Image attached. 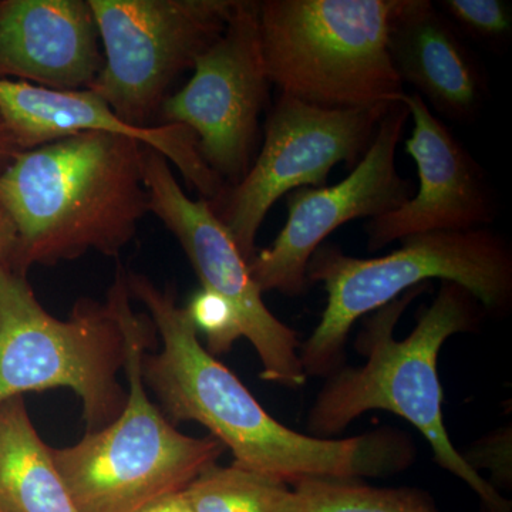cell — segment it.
I'll list each match as a JSON object with an SVG mask.
<instances>
[{
    "mask_svg": "<svg viewBox=\"0 0 512 512\" xmlns=\"http://www.w3.org/2000/svg\"><path fill=\"white\" fill-rule=\"evenodd\" d=\"M194 512H296L298 497L278 478L234 466L208 467L184 491Z\"/></svg>",
    "mask_w": 512,
    "mask_h": 512,
    "instance_id": "18",
    "label": "cell"
},
{
    "mask_svg": "<svg viewBox=\"0 0 512 512\" xmlns=\"http://www.w3.org/2000/svg\"><path fill=\"white\" fill-rule=\"evenodd\" d=\"M402 103L413 121L404 148L416 164L419 187L396 210L367 221L369 252L424 232L485 228L498 214L484 168L456 134L419 94H404Z\"/></svg>",
    "mask_w": 512,
    "mask_h": 512,
    "instance_id": "13",
    "label": "cell"
},
{
    "mask_svg": "<svg viewBox=\"0 0 512 512\" xmlns=\"http://www.w3.org/2000/svg\"><path fill=\"white\" fill-rule=\"evenodd\" d=\"M185 311L197 332L201 330L207 336V350L212 356L229 352L234 343L242 338L237 313L217 293L201 288L192 295Z\"/></svg>",
    "mask_w": 512,
    "mask_h": 512,
    "instance_id": "21",
    "label": "cell"
},
{
    "mask_svg": "<svg viewBox=\"0 0 512 512\" xmlns=\"http://www.w3.org/2000/svg\"><path fill=\"white\" fill-rule=\"evenodd\" d=\"M389 55L434 114L471 123L484 109L488 79L466 37L430 0H400L390 25Z\"/></svg>",
    "mask_w": 512,
    "mask_h": 512,
    "instance_id": "16",
    "label": "cell"
},
{
    "mask_svg": "<svg viewBox=\"0 0 512 512\" xmlns=\"http://www.w3.org/2000/svg\"><path fill=\"white\" fill-rule=\"evenodd\" d=\"M464 460L480 473V468H487L495 478L494 487H510L511 468V429H503L477 441L467 453ZM498 490V488H497Z\"/></svg>",
    "mask_w": 512,
    "mask_h": 512,
    "instance_id": "22",
    "label": "cell"
},
{
    "mask_svg": "<svg viewBox=\"0 0 512 512\" xmlns=\"http://www.w3.org/2000/svg\"><path fill=\"white\" fill-rule=\"evenodd\" d=\"M0 116L22 151L84 133L117 134L158 151L200 192L202 200L214 201L225 190V184L202 160L197 138L187 127L130 126L90 89L53 90L0 79Z\"/></svg>",
    "mask_w": 512,
    "mask_h": 512,
    "instance_id": "14",
    "label": "cell"
},
{
    "mask_svg": "<svg viewBox=\"0 0 512 512\" xmlns=\"http://www.w3.org/2000/svg\"><path fill=\"white\" fill-rule=\"evenodd\" d=\"M103 69L92 89L124 123L158 126L178 77L227 26L235 0H89Z\"/></svg>",
    "mask_w": 512,
    "mask_h": 512,
    "instance_id": "8",
    "label": "cell"
},
{
    "mask_svg": "<svg viewBox=\"0 0 512 512\" xmlns=\"http://www.w3.org/2000/svg\"><path fill=\"white\" fill-rule=\"evenodd\" d=\"M131 298L143 303L163 349L144 353V383L168 420L197 421L234 456V466L289 485L306 478L394 476L412 466L409 434L377 429L349 439L309 436L271 416L232 370L208 352L173 286L160 288L146 275L127 272Z\"/></svg>",
    "mask_w": 512,
    "mask_h": 512,
    "instance_id": "1",
    "label": "cell"
},
{
    "mask_svg": "<svg viewBox=\"0 0 512 512\" xmlns=\"http://www.w3.org/2000/svg\"><path fill=\"white\" fill-rule=\"evenodd\" d=\"M259 2L235 0L227 26L198 56L192 76L161 107L160 124L187 127L204 163L225 184L239 183L255 158L269 100Z\"/></svg>",
    "mask_w": 512,
    "mask_h": 512,
    "instance_id": "10",
    "label": "cell"
},
{
    "mask_svg": "<svg viewBox=\"0 0 512 512\" xmlns=\"http://www.w3.org/2000/svg\"><path fill=\"white\" fill-rule=\"evenodd\" d=\"M144 144L84 133L20 151L0 171V200L18 229L12 271L73 261L89 251L119 256L150 212Z\"/></svg>",
    "mask_w": 512,
    "mask_h": 512,
    "instance_id": "3",
    "label": "cell"
},
{
    "mask_svg": "<svg viewBox=\"0 0 512 512\" xmlns=\"http://www.w3.org/2000/svg\"><path fill=\"white\" fill-rule=\"evenodd\" d=\"M377 258L320 245L309 259V285L322 284L328 301L318 325L299 348L306 376H330L343 366L350 330L409 289L433 279L463 286L491 315L512 305V249L488 228L410 235Z\"/></svg>",
    "mask_w": 512,
    "mask_h": 512,
    "instance_id": "4",
    "label": "cell"
},
{
    "mask_svg": "<svg viewBox=\"0 0 512 512\" xmlns=\"http://www.w3.org/2000/svg\"><path fill=\"white\" fill-rule=\"evenodd\" d=\"M410 120L402 101L393 104L377 127L365 156L335 185L303 187L286 195V221L268 248L248 261L262 293L301 296L311 288L306 269L313 252L332 232L396 210L414 194L412 180L397 170V148Z\"/></svg>",
    "mask_w": 512,
    "mask_h": 512,
    "instance_id": "12",
    "label": "cell"
},
{
    "mask_svg": "<svg viewBox=\"0 0 512 512\" xmlns=\"http://www.w3.org/2000/svg\"><path fill=\"white\" fill-rule=\"evenodd\" d=\"M440 12L464 37L504 49L512 35V8L503 0H440Z\"/></svg>",
    "mask_w": 512,
    "mask_h": 512,
    "instance_id": "20",
    "label": "cell"
},
{
    "mask_svg": "<svg viewBox=\"0 0 512 512\" xmlns=\"http://www.w3.org/2000/svg\"><path fill=\"white\" fill-rule=\"evenodd\" d=\"M18 244V229L5 204L0 200V271H12Z\"/></svg>",
    "mask_w": 512,
    "mask_h": 512,
    "instance_id": "23",
    "label": "cell"
},
{
    "mask_svg": "<svg viewBox=\"0 0 512 512\" xmlns=\"http://www.w3.org/2000/svg\"><path fill=\"white\" fill-rule=\"evenodd\" d=\"M0 512H79L23 396L0 404Z\"/></svg>",
    "mask_w": 512,
    "mask_h": 512,
    "instance_id": "17",
    "label": "cell"
},
{
    "mask_svg": "<svg viewBox=\"0 0 512 512\" xmlns=\"http://www.w3.org/2000/svg\"><path fill=\"white\" fill-rule=\"evenodd\" d=\"M127 272L120 289L128 380L123 412L109 426L87 433L50 456L79 512H137L183 493L202 471L218 464L225 447L214 437L181 433L148 397L141 360L156 342L150 316L134 311Z\"/></svg>",
    "mask_w": 512,
    "mask_h": 512,
    "instance_id": "5",
    "label": "cell"
},
{
    "mask_svg": "<svg viewBox=\"0 0 512 512\" xmlns=\"http://www.w3.org/2000/svg\"><path fill=\"white\" fill-rule=\"evenodd\" d=\"M103 63L89 0H0V79L87 90Z\"/></svg>",
    "mask_w": 512,
    "mask_h": 512,
    "instance_id": "15",
    "label": "cell"
},
{
    "mask_svg": "<svg viewBox=\"0 0 512 512\" xmlns=\"http://www.w3.org/2000/svg\"><path fill=\"white\" fill-rule=\"evenodd\" d=\"M137 512H194L192 511L187 497L183 493L168 495V497L161 498V500L154 501L148 504L147 507L141 508Z\"/></svg>",
    "mask_w": 512,
    "mask_h": 512,
    "instance_id": "24",
    "label": "cell"
},
{
    "mask_svg": "<svg viewBox=\"0 0 512 512\" xmlns=\"http://www.w3.org/2000/svg\"><path fill=\"white\" fill-rule=\"evenodd\" d=\"M124 272L117 269L106 301L80 299L60 320L43 308L28 276L0 271V404L66 387L82 400L87 433L120 416L127 402L117 380L127 355L119 303Z\"/></svg>",
    "mask_w": 512,
    "mask_h": 512,
    "instance_id": "7",
    "label": "cell"
},
{
    "mask_svg": "<svg viewBox=\"0 0 512 512\" xmlns=\"http://www.w3.org/2000/svg\"><path fill=\"white\" fill-rule=\"evenodd\" d=\"M400 0H264L258 22L262 56L281 94L323 109L400 103L389 55Z\"/></svg>",
    "mask_w": 512,
    "mask_h": 512,
    "instance_id": "6",
    "label": "cell"
},
{
    "mask_svg": "<svg viewBox=\"0 0 512 512\" xmlns=\"http://www.w3.org/2000/svg\"><path fill=\"white\" fill-rule=\"evenodd\" d=\"M392 106L323 109L279 96L247 174L208 201L247 261L255 255L259 229L275 202L298 188L323 187L340 163L355 167Z\"/></svg>",
    "mask_w": 512,
    "mask_h": 512,
    "instance_id": "9",
    "label": "cell"
},
{
    "mask_svg": "<svg viewBox=\"0 0 512 512\" xmlns=\"http://www.w3.org/2000/svg\"><path fill=\"white\" fill-rule=\"evenodd\" d=\"M430 288L423 284L409 289L366 316L355 342L365 365L342 366L328 376L309 410L308 429L312 436L328 439L372 410L396 414L423 434L436 463L463 480L485 511L511 512L510 501L454 447L443 419L440 350L451 336L478 329L483 306L463 286L443 281L433 302L420 309L412 333L404 340L394 338L404 312Z\"/></svg>",
    "mask_w": 512,
    "mask_h": 512,
    "instance_id": "2",
    "label": "cell"
},
{
    "mask_svg": "<svg viewBox=\"0 0 512 512\" xmlns=\"http://www.w3.org/2000/svg\"><path fill=\"white\" fill-rule=\"evenodd\" d=\"M292 487L296 512H440L419 488H379L348 478H306Z\"/></svg>",
    "mask_w": 512,
    "mask_h": 512,
    "instance_id": "19",
    "label": "cell"
},
{
    "mask_svg": "<svg viewBox=\"0 0 512 512\" xmlns=\"http://www.w3.org/2000/svg\"><path fill=\"white\" fill-rule=\"evenodd\" d=\"M143 177L150 212L177 238L201 282L232 306L262 363L261 379L288 389L306 383L298 333L276 318L252 279L248 261L207 200H192L175 178L173 165L144 146Z\"/></svg>",
    "mask_w": 512,
    "mask_h": 512,
    "instance_id": "11",
    "label": "cell"
},
{
    "mask_svg": "<svg viewBox=\"0 0 512 512\" xmlns=\"http://www.w3.org/2000/svg\"><path fill=\"white\" fill-rule=\"evenodd\" d=\"M20 151L22 150L16 144L15 138L10 134L8 126L0 116V171L5 170Z\"/></svg>",
    "mask_w": 512,
    "mask_h": 512,
    "instance_id": "25",
    "label": "cell"
}]
</instances>
